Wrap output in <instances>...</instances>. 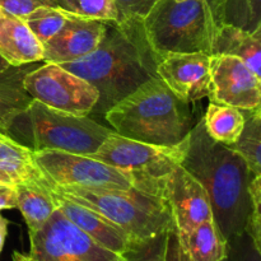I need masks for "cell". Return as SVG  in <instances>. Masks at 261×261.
<instances>
[{
	"mask_svg": "<svg viewBox=\"0 0 261 261\" xmlns=\"http://www.w3.org/2000/svg\"><path fill=\"white\" fill-rule=\"evenodd\" d=\"M86 79L98 92L91 115L105 116L138 87L157 76V58L145 36L143 19L106 22L96 50L81 60L59 64Z\"/></svg>",
	"mask_w": 261,
	"mask_h": 261,
	"instance_id": "1",
	"label": "cell"
},
{
	"mask_svg": "<svg viewBox=\"0 0 261 261\" xmlns=\"http://www.w3.org/2000/svg\"><path fill=\"white\" fill-rule=\"evenodd\" d=\"M180 165L203 185L212 204L213 221L224 239L245 232L251 209L246 162L227 145L212 139L198 120L184 140Z\"/></svg>",
	"mask_w": 261,
	"mask_h": 261,
	"instance_id": "2",
	"label": "cell"
},
{
	"mask_svg": "<svg viewBox=\"0 0 261 261\" xmlns=\"http://www.w3.org/2000/svg\"><path fill=\"white\" fill-rule=\"evenodd\" d=\"M105 117L121 137L161 147L182 143L196 122L190 103L178 99L158 76L117 102Z\"/></svg>",
	"mask_w": 261,
	"mask_h": 261,
	"instance_id": "3",
	"label": "cell"
},
{
	"mask_svg": "<svg viewBox=\"0 0 261 261\" xmlns=\"http://www.w3.org/2000/svg\"><path fill=\"white\" fill-rule=\"evenodd\" d=\"M226 23V0H157L143 19L157 60L168 54H212Z\"/></svg>",
	"mask_w": 261,
	"mask_h": 261,
	"instance_id": "4",
	"label": "cell"
},
{
	"mask_svg": "<svg viewBox=\"0 0 261 261\" xmlns=\"http://www.w3.org/2000/svg\"><path fill=\"white\" fill-rule=\"evenodd\" d=\"M53 189L64 198L103 216L129 234L135 244L154 239L173 227L170 209L162 195L137 188L87 190L76 186L53 185Z\"/></svg>",
	"mask_w": 261,
	"mask_h": 261,
	"instance_id": "5",
	"label": "cell"
},
{
	"mask_svg": "<svg viewBox=\"0 0 261 261\" xmlns=\"http://www.w3.org/2000/svg\"><path fill=\"white\" fill-rule=\"evenodd\" d=\"M112 132L92 117L58 111L32 99L14 120L8 135L35 152L59 150L89 155Z\"/></svg>",
	"mask_w": 261,
	"mask_h": 261,
	"instance_id": "6",
	"label": "cell"
},
{
	"mask_svg": "<svg viewBox=\"0 0 261 261\" xmlns=\"http://www.w3.org/2000/svg\"><path fill=\"white\" fill-rule=\"evenodd\" d=\"M184 142L175 147L147 144L110 133L89 157L116 167L132 176L134 188L162 195L163 178L180 165Z\"/></svg>",
	"mask_w": 261,
	"mask_h": 261,
	"instance_id": "7",
	"label": "cell"
},
{
	"mask_svg": "<svg viewBox=\"0 0 261 261\" xmlns=\"http://www.w3.org/2000/svg\"><path fill=\"white\" fill-rule=\"evenodd\" d=\"M28 236V261H120V255L93 241L59 209Z\"/></svg>",
	"mask_w": 261,
	"mask_h": 261,
	"instance_id": "8",
	"label": "cell"
},
{
	"mask_svg": "<svg viewBox=\"0 0 261 261\" xmlns=\"http://www.w3.org/2000/svg\"><path fill=\"white\" fill-rule=\"evenodd\" d=\"M46 178L55 186H76L87 190H129L132 176L89 155L59 150L35 152Z\"/></svg>",
	"mask_w": 261,
	"mask_h": 261,
	"instance_id": "9",
	"label": "cell"
},
{
	"mask_svg": "<svg viewBox=\"0 0 261 261\" xmlns=\"http://www.w3.org/2000/svg\"><path fill=\"white\" fill-rule=\"evenodd\" d=\"M24 88L45 106L79 116H89L98 101V92L91 83L59 64L45 63L28 71Z\"/></svg>",
	"mask_w": 261,
	"mask_h": 261,
	"instance_id": "10",
	"label": "cell"
},
{
	"mask_svg": "<svg viewBox=\"0 0 261 261\" xmlns=\"http://www.w3.org/2000/svg\"><path fill=\"white\" fill-rule=\"evenodd\" d=\"M162 196L180 239L189 236L203 222L213 219L208 193L181 165L176 166L163 178Z\"/></svg>",
	"mask_w": 261,
	"mask_h": 261,
	"instance_id": "11",
	"label": "cell"
},
{
	"mask_svg": "<svg viewBox=\"0 0 261 261\" xmlns=\"http://www.w3.org/2000/svg\"><path fill=\"white\" fill-rule=\"evenodd\" d=\"M209 98L214 103L254 111L260 107L261 78L239 58L212 55Z\"/></svg>",
	"mask_w": 261,
	"mask_h": 261,
	"instance_id": "12",
	"label": "cell"
},
{
	"mask_svg": "<svg viewBox=\"0 0 261 261\" xmlns=\"http://www.w3.org/2000/svg\"><path fill=\"white\" fill-rule=\"evenodd\" d=\"M157 76L178 99L188 103L211 94V55L168 54L157 60Z\"/></svg>",
	"mask_w": 261,
	"mask_h": 261,
	"instance_id": "13",
	"label": "cell"
},
{
	"mask_svg": "<svg viewBox=\"0 0 261 261\" xmlns=\"http://www.w3.org/2000/svg\"><path fill=\"white\" fill-rule=\"evenodd\" d=\"M105 31L106 22L103 20L68 14L63 28L42 43V61L64 64L81 60L96 50Z\"/></svg>",
	"mask_w": 261,
	"mask_h": 261,
	"instance_id": "14",
	"label": "cell"
},
{
	"mask_svg": "<svg viewBox=\"0 0 261 261\" xmlns=\"http://www.w3.org/2000/svg\"><path fill=\"white\" fill-rule=\"evenodd\" d=\"M53 193L55 195L59 211L102 247L117 255H122L135 245L129 234L125 233L121 228L103 216L82 204L64 198L54 189Z\"/></svg>",
	"mask_w": 261,
	"mask_h": 261,
	"instance_id": "15",
	"label": "cell"
},
{
	"mask_svg": "<svg viewBox=\"0 0 261 261\" xmlns=\"http://www.w3.org/2000/svg\"><path fill=\"white\" fill-rule=\"evenodd\" d=\"M0 56L9 65L20 66L43 59L42 42L24 19L0 8Z\"/></svg>",
	"mask_w": 261,
	"mask_h": 261,
	"instance_id": "16",
	"label": "cell"
},
{
	"mask_svg": "<svg viewBox=\"0 0 261 261\" xmlns=\"http://www.w3.org/2000/svg\"><path fill=\"white\" fill-rule=\"evenodd\" d=\"M0 182L13 186L48 182L36 161L35 150L3 133H0Z\"/></svg>",
	"mask_w": 261,
	"mask_h": 261,
	"instance_id": "17",
	"label": "cell"
},
{
	"mask_svg": "<svg viewBox=\"0 0 261 261\" xmlns=\"http://www.w3.org/2000/svg\"><path fill=\"white\" fill-rule=\"evenodd\" d=\"M212 55H228L239 58L256 76L261 70V27L247 31L224 23L214 38Z\"/></svg>",
	"mask_w": 261,
	"mask_h": 261,
	"instance_id": "18",
	"label": "cell"
},
{
	"mask_svg": "<svg viewBox=\"0 0 261 261\" xmlns=\"http://www.w3.org/2000/svg\"><path fill=\"white\" fill-rule=\"evenodd\" d=\"M32 64L9 65L0 70V133L7 134L14 120L27 110L32 97L24 88V76L36 68Z\"/></svg>",
	"mask_w": 261,
	"mask_h": 261,
	"instance_id": "19",
	"label": "cell"
},
{
	"mask_svg": "<svg viewBox=\"0 0 261 261\" xmlns=\"http://www.w3.org/2000/svg\"><path fill=\"white\" fill-rule=\"evenodd\" d=\"M53 184H25L17 188V208L19 209L28 233L38 231L58 211L55 195L51 189Z\"/></svg>",
	"mask_w": 261,
	"mask_h": 261,
	"instance_id": "20",
	"label": "cell"
},
{
	"mask_svg": "<svg viewBox=\"0 0 261 261\" xmlns=\"http://www.w3.org/2000/svg\"><path fill=\"white\" fill-rule=\"evenodd\" d=\"M178 240L191 261H222L227 255V240L213 219L203 222L189 236Z\"/></svg>",
	"mask_w": 261,
	"mask_h": 261,
	"instance_id": "21",
	"label": "cell"
},
{
	"mask_svg": "<svg viewBox=\"0 0 261 261\" xmlns=\"http://www.w3.org/2000/svg\"><path fill=\"white\" fill-rule=\"evenodd\" d=\"M246 121V111L211 102L203 117L206 134L221 144H234Z\"/></svg>",
	"mask_w": 261,
	"mask_h": 261,
	"instance_id": "22",
	"label": "cell"
},
{
	"mask_svg": "<svg viewBox=\"0 0 261 261\" xmlns=\"http://www.w3.org/2000/svg\"><path fill=\"white\" fill-rule=\"evenodd\" d=\"M246 162L252 176L261 175V110L246 111V121L241 135L229 145Z\"/></svg>",
	"mask_w": 261,
	"mask_h": 261,
	"instance_id": "23",
	"label": "cell"
},
{
	"mask_svg": "<svg viewBox=\"0 0 261 261\" xmlns=\"http://www.w3.org/2000/svg\"><path fill=\"white\" fill-rule=\"evenodd\" d=\"M66 15L68 14L59 9L58 7L43 5L28 13L25 17H23V19L27 23L33 35L43 43L63 28Z\"/></svg>",
	"mask_w": 261,
	"mask_h": 261,
	"instance_id": "24",
	"label": "cell"
},
{
	"mask_svg": "<svg viewBox=\"0 0 261 261\" xmlns=\"http://www.w3.org/2000/svg\"><path fill=\"white\" fill-rule=\"evenodd\" d=\"M55 7L68 14L91 19L117 20V9L114 0H54Z\"/></svg>",
	"mask_w": 261,
	"mask_h": 261,
	"instance_id": "25",
	"label": "cell"
},
{
	"mask_svg": "<svg viewBox=\"0 0 261 261\" xmlns=\"http://www.w3.org/2000/svg\"><path fill=\"white\" fill-rule=\"evenodd\" d=\"M167 234L168 232H166L152 240L135 244L129 251L120 255V261H166Z\"/></svg>",
	"mask_w": 261,
	"mask_h": 261,
	"instance_id": "26",
	"label": "cell"
},
{
	"mask_svg": "<svg viewBox=\"0 0 261 261\" xmlns=\"http://www.w3.org/2000/svg\"><path fill=\"white\" fill-rule=\"evenodd\" d=\"M249 193L250 199H251V209L247 217L245 232L251 237L256 249L261 250V175L252 176L249 185Z\"/></svg>",
	"mask_w": 261,
	"mask_h": 261,
	"instance_id": "27",
	"label": "cell"
},
{
	"mask_svg": "<svg viewBox=\"0 0 261 261\" xmlns=\"http://www.w3.org/2000/svg\"><path fill=\"white\" fill-rule=\"evenodd\" d=\"M222 261H261V250L256 249L246 232H242L227 240V255Z\"/></svg>",
	"mask_w": 261,
	"mask_h": 261,
	"instance_id": "28",
	"label": "cell"
},
{
	"mask_svg": "<svg viewBox=\"0 0 261 261\" xmlns=\"http://www.w3.org/2000/svg\"><path fill=\"white\" fill-rule=\"evenodd\" d=\"M117 9V20L144 19L157 0H114Z\"/></svg>",
	"mask_w": 261,
	"mask_h": 261,
	"instance_id": "29",
	"label": "cell"
},
{
	"mask_svg": "<svg viewBox=\"0 0 261 261\" xmlns=\"http://www.w3.org/2000/svg\"><path fill=\"white\" fill-rule=\"evenodd\" d=\"M43 5L55 7V3L54 0H0V8L3 10L20 18Z\"/></svg>",
	"mask_w": 261,
	"mask_h": 261,
	"instance_id": "30",
	"label": "cell"
},
{
	"mask_svg": "<svg viewBox=\"0 0 261 261\" xmlns=\"http://www.w3.org/2000/svg\"><path fill=\"white\" fill-rule=\"evenodd\" d=\"M226 23L245 30L249 28L246 0H226Z\"/></svg>",
	"mask_w": 261,
	"mask_h": 261,
	"instance_id": "31",
	"label": "cell"
},
{
	"mask_svg": "<svg viewBox=\"0 0 261 261\" xmlns=\"http://www.w3.org/2000/svg\"><path fill=\"white\" fill-rule=\"evenodd\" d=\"M166 261H191L184 250L175 227L168 231L167 242H166Z\"/></svg>",
	"mask_w": 261,
	"mask_h": 261,
	"instance_id": "32",
	"label": "cell"
},
{
	"mask_svg": "<svg viewBox=\"0 0 261 261\" xmlns=\"http://www.w3.org/2000/svg\"><path fill=\"white\" fill-rule=\"evenodd\" d=\"M17 208V188L0 182V212Z\"/></svg>",
	"mask_w": 261,
	"mask_h": 261,
	"instance_id": "33",
	"label": "cell"
},
{
	"mask_svg": "<svg viewBox=\"0 0 261 261\" xmlns=\"http://www.w3.org/2000/svg\"><path fill=\"white\" fill-rule=\"evenodd\" d=\"M249 13V31L261 27V0H246Z\"/></svg>",
	"mask_w": 261,
	"mask_h": 261,
	"instance_id": "34",
	"label": "cell"
},
{
	"mask_svg": "<svg viewBox=\"0 0 261 261\" xmlns=\"http://www.w3.org/2000/svg\"><path fill=\"white\" fill-rule=\"evenodd\" d=\"M8 227H9V221L0 213V254L4 249L5 240L8 236Z\"/></svg>",
	"mask_w": 261,
	"mask_h": 261,
	"instance_id": "35",
	"label": "cell"
},
{
	"mask_svg": "<svg viewBox=\"0 0 261 261\" xmlns=\"http://www.w3.org/2000/svg\"><path fill=\"white\" fill-rule=\"evenodd\" d=\"M13 261H28L27 255L22 254V252L14 251L13 252Z\"/></svg>",
	"mask_w": 261,
	"mask_h": 261,
	"instance_id": "36",
	"label": "cell"
},
{
	"mask_svg": "<svg viewBox=\"0 0 261 261\" xmlns=\"http://www.w3.org/2000/svg\"><path fill=\"white\" fill-rule=\"evenodd\" d=\"M8 66H9V64H8L7 61H5L4 59H3L2 56H0V70H3V69L8 68Z\"/></svg>",
	"mask_w": 261,
	"mask_h": 261,
	"instance_id": "37",
	"label": "cell"
},
{
	"mask_svg": "<svg viewBox=\"0 0 261 261\" xmlns=\"http://www.w3.org/2000/svg\"><path fill=\"white\" fill-rule=\"evenodd\" d=\"M176 2H184V0H176Z\"/></svg>",
	"mask_w": 261,
	"mask_h": 261,
	"instance_id": "38",
	"label": "cell"
}]
</instances>
